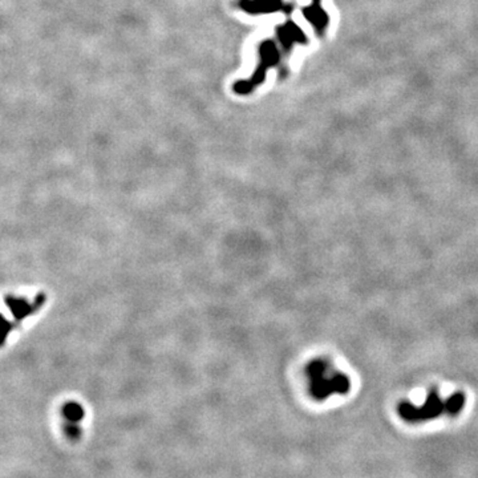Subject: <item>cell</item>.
<instances>
[{
  "instance_id": "cell-1",
  "label": "cell",
  "mask_w": 478,
  "mask_h": 478,
  "mask_svg": "<svg viewBox=\"0 0 478 478\" xmlns=\"http://www.w3.org/2000/svg\"><path fill=\"white\" fill-rule=\"evenodd\" d=\"M465 407V395L454 392L448 398H443L437 389L428 393L423 405H414L409 401H401L398 405V414L408 423H423L432 418L446 416H457Z\"/></svg>"
},
{
  "instance_id": "cell-2",
  "label": "cell",
  "mask_w": 478,
  "mask_h": 478,
  "mask_svg": "<svg viewBox=\"0 0 478 478\" xmlns=\"http://www.w3.org/2000/svg\"><path fill=\"white\" fill-rule=\"evenodd\" d=\"M310 393L318 401H324L335 395H347L351 389L348 376L337 371L331 361L319 357L305 367Z\"/></svg>"
},
{
  "instance_id": "cell-3",
  "label": "cell",
  "mask_w": 478,
  "mask_h": 478,
  "mask_svg": "<svg viewBox=\"0 0 478 478\" xmlns=\"http://www.w3.org/2000/svg\"><path fill=\"white\" fill-rule=\"evenodd\" d=\"M63 416H65L69 425L77 427L84 418V409L79 403H68L63 409Z\"/></svg>"
}]
</instances>
